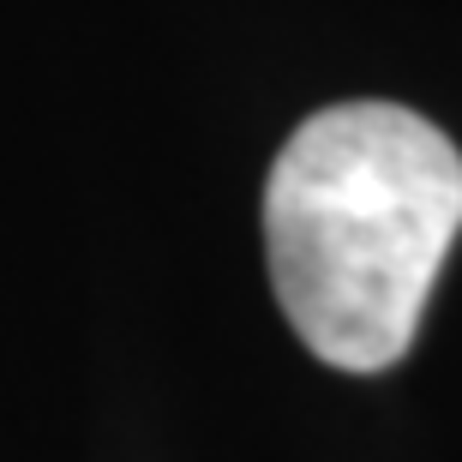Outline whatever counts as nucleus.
<instances>
[{"label":"nucleus","mask_w":462,"mask_h":462,"mask_svg":"<svg viewBox=\"0 0 462 462\" xmlns=\"http://www.w3.org/2000/svg\"><path fill=\"white\" fill-rule=\"evenodd\" d=\"M462 235V151L402 103H330L276 151L264 253L282 319L337 373L409 355Z\"/></svg>","instance_id":"obj_1"}]
</instances>
